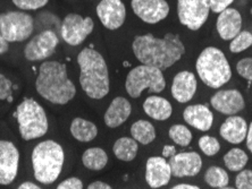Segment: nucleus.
I'll list each match as a JSON object with an SVG mask.
<instances>
[{"label":"nucleus","mask_w":252,"mask_h":189,"mask_svg":"<svg viewBox=\"0 0 252 189\" xmlns=\"http://www.w3.org/2000/svg\"><path fill=\"white\" fill-rule=\"evenodd\" d=\"M172 178L169 162L164 157L149 158L146 165V181L151 188L166 186Z\"/></svg>","instance_id":"nucleus-17"},{"label":"nucleus","mask_w":252,"mask_h":189,"mask_svg":"<svg viewBox=\"0 0 252 189\" xmlns=\"http://www.w3.org/2000/svg\"><path fill=\"white\" fill-rule=\"evenodd\" d=\"M131 112L132 106L128 100H126L123 96H117L106 110L103 120L109 128H117L128 119Z\"/></svg>","instance_id":"nucleus-20"},{"label":"nucleus","mask_w":252,"mask_h":189,"mask_svg":"<svg viewBox=\"0 0 252 189\" xmlns=\"http://www.w3.org/2000/svg\"><path fill=\"white\" fill-rule=\"evenodd\" d=\"M80 84L91 99H103L109 93V72L106 60L97 50L84 48L77 55Z\"/></svg>","instance_id":"nucleus-3"},{"label":"nucleus","mask_w":252,"mask_h":189,"mask_svg":"<svg viewBox=\"0 0 252 189\" xmlns=\"http://www.w3.org/2000/svg\"><path fill=\"white\" fill-rule=\"evenodd\" d=\"M185 122L201 132H208L214 122V114L207 106H189L183 112Z\"/></svg>","instance_id":"nucleus-21"},{"label":"nucleus","mask_w":252,"mask_h":189,"mask_svg":"<svg viewBox=\"0 0 252 189\" xmlns=\"http://www.w3.org/2000/svg\"><path fill=\"white\" fill-rule=\"evenodd\" d=\"M176 154V149L174 146H170V145H166L164 149H162V157L165 159H169L172 158L173 155Z\"/></svg>","instance_id":"nucleus-40"},{"label":"nucleus","mask_w":252,"mask_h":189,"mask_svg":"<svg viewBox=\"0 0 252 189\" xmlns=\"http://www.w3.org/2000/svg\"><path fill=\"white\" fill-rule=\"evenodd\" d=\"M131 135L138 143L148 145L156 139V129L151 122L138 120L131 126Z\"/></svg>","instance_id":"nucleus-27"},{"label":"nucleus","mask_w":252,"mask_h":189,"mask_svg":"<svg viewBox=\"0 0 252 189\" xmlns=\"http://www.w3.org/2000/svg\"><path fill=\"white\" fill-rule=\"evenodd\" d=\"M95 10L106 28L114 31L123 27L126 20V8L122 0H101Z\"/></svg>","instance_id":"nucleus-14"},{"label":"nucleus","mask_w":252,"mask_h":189,"mask_svg":"<svg viewBox=\"0 0 252 189\" xmlns=\"http://www.w3.org/2000/svg\"><path fill=\"white\" fill-rule=\"evenodd\" d=\"M210 0H177V16L181 24L198 31L209 17Z\"/></svg>","instance_id":"nucleus-9"},{"label":"nucleus","mask_w":252,"mask_h":189,"mask_svg":"<svg viewBox=\"0 0 252 189\" xmlns=\"http://www.w3.org/2000/svg\"><path fill=\"white\" fill-rule=\"evenodd\" d=\"M21 137L24 140L40 138L47 134L48 119L44 109L35 100L25 99L16 109Z\"/></svg>","instance_id":"nucleus-6"},{"label":"nucleus","mask_w":252,"mask_h":189,"mask_svg":"<svg viewBox=\"0 0 252 189\" xmlns=\"http://www.w3.org/2000/svg\"><path fill=\"white\" fill-rule=\"evenodd\" d=\"M8 41L3 38L1 32H0V54L7 53V51H8Z\"/></svg>","instance_id":"nucleus-41"},{"label":"nucleus","mask_w":252,"mask_h":189,"mask_svg":"<svg viewBox=\"0 0 252 189\" xmlns=\"http://www.w3.org/2000/svg\"><path fill=\"white\" fill-rule=\"evenodd\" d=\"M34 29V20L25 12L0 14V32L8 42H21L29 39Z\"/></svg>","instance_id":"nucleus-8"},{"label":"nucleus","mask_w":252,"mask_h":189,"mask_svg":"<svg viewBox=\"0 0 252 189\" xmlns=\"http://www.w3.org/2000/svg\"><path fill=\"white\" fill-rule=\"evenodd\" d=\"M247 146L249 151L252 153V122L250 124L249 127H248V133H247Z\"/></svg>","instance_id":"nucleus-42"},{"label":"nucleus","mask_w":252,"mask_h":189,"mask_svg":"<svg viewBox=\"0 0 252 189\" xmlns=\"http://www.w3.org/2000/svg\"><path fill=\"white\" fill-rule=\"evenodd\" d=\"M248 124L240 116H229L220 126V134L231 144L242 143L247 137Z\"/></svg>","instance_id":"nucleus-22"},{"label":"nucleus","mask_w":252,"mask_h":189,"mask_svg":"<svg viewBox=\"0 0 252 189\" xmlns=\"http://www.w3.org/2000/svg\"><path fill=\"white\" fill-rule=\"evenodd\" d=\"M31 160L35 179L40 184L50 185L61 175L65 153L61 144L48 139L39 143L33 149Z\"/></svg>","instance_id":"nucleus-4"},{"label":"nucleus","mask_w":252,"mask_h":189,"mask_svg":"<svg viewBox=\"0 0 252 189\" xmlns=\"http://www.w3.org/2000/svg\"><path fill=\"white\" fill-rule=\"evenodd\" d=\"M58 46L56 33L50 29L40 32L24 48V57L29 61H39L51 57Z\"/></svg>","instance_id":"nucleus-11"},{"label":"nucleus","mask_w":252,"mask_h":189,"mask_svg":"<svg viewBox=\"0 0 252 189\" xmlns=\"http://www.w3.org/2000/svg\"><path fill=\"white\" fill-rule=\"evenodd\" d=\"M216 28L220 36L225 41H231L241 32L242 16L235 8H226L220 13L216 22Z\"/></svg>","instance_id":"nucleus-18"},{"label":"nucleus","mask_w":252,"mask_h":189,"mask_svg":"<svg viewBox=\"0 0 252 189\" xmlns=\"http://www.w3.org/2000/svg\"><path fill=\"white\" fill-rule=\"evenodd\" d=\"M138 142L131 137H121L114 143L113 152L118 160L129 162L133 161L138 155Z\"/></svg>","instance_id":"nucleus-25"},{"label":"nucleus","mask_w":252,"mask_h":189,"mask_svg":"<svg viewBox=\"0 0 252 189\" xmlns=\"http://www.w3.org/2000/svg\"><path fill=\"white\" fill-rule=\"evenodd\" d=\"M69 129L74 138L82 143L91 142L98 135L97 126L83 118H75L70 124Z\"/></svg>","instance_id":"nucleus-24"},{"label":"nucleus","mask_w":252,"mask_h":189,"mask_svg":"<svg viewBox=\"0 0 252 189\" xmlns=\"http://www.w3.org/2000/svg\"><path fill=\"white\" fill-rule=\"evenodd\" d=\"M36 92L54 105L64 106L72 101L76 87L68 79L67 68L59 61H44L35 81Z\"/></svg>","instance_id":"nucleus-2"},{"label":"nucleus","mask_w":252,"mask_h":189,"mask_svg":"<svg viewBox=\"0 0 252 189\" xmlns=\"http://www.w3.org/2000/svg\"><path fill=\"white\" fill-rule=\"evenodd\" d=\"M82 162L87 169L98 171V170H102L107 165L108 155L100 147H91V149H88L83 153Z\"/></svg>","instance_id":"nucleus-26"},{"label":"nucleus","mask_w":252,"mask_h":189,"mask_svg":"<svg viewBox=\"0 0 252 189\" xmlns=\"http://www.w3.org/2000/svg\"><path fill=\"white\" fill-rule=\"evenodd\" d=\"M166 81L161 69L154 66L140 65L127 74L125 88L129 96L139 98L143 91L149 93H160L165 90Z\"/></svg>","instance_id":"nucleus-7"},{"label":"nucleus","mask_w":252,"mask_h":189,"mask_svg":"<svg viewBox=\"0 0 252 189\" xmlns=\"http://www.w3.org/2000/svg\"><path fill=\"white\" fill-rule=\"evenodd\" d=\"M143 110L150 118L159 121L167 120L173 113L172 105L160 96H149L143 103Z\"/></svg>","instance_id":"nucleus-23"},{"label":"nucleus","mask_w":252,"mask_h":189,"mask_svg":"<svg viewBox=\"0 0 252 189\" xmlns=\"http://www.w3.org/2000/svg\"><path fill=\"white\" fill-rule=\"evenodd\" d=\"M89 189H110V185L103 183V181H94V183L90 184L88 186Z\"/></svg>","instance_id":"nucleus-39"},{"label":"nucleus","mask_w":252,"mask_h":189,"mask_svg":"<svg viewBox=\"0 0 252 189\" xmlns=\"http://www.w3.org/2000/svg\"><path fill=\"white\" fill-rule=\"evenodd\" d=\"M248 155L241 149H232L224 155V163L226 168L231 171H241L247 165Z\"/></svg>","instance_id":"nucleus-28"},{"label":"nucleus","mask_w":252,"mask_h":189,"mask_svg":"<svg viewBox=\"0 0 252 189\" xmlns=\"http://www.w3.org/2000/svg\"><path fill=\"white\" fill-rule=\"evenodd\" d=\"M12 90L13 83L5 75L0 73V101L8 100L12 101Z\"/></svg>","instance_id":"nucleus-36"},{"label":"nucleus","mask_w":252,"mask_h":189,"mask_svg":"<svg viewBox=\"0 0 252 189\" xmlns=\"http://www.w3.org/2000/svg\"><path fill=\"white\" fill-rule=\"evenodd\" d=\"M132 49L141 64L161 70L172 67L185 54V47L180 36L173 33H168L162 39L153 34L135 36Z\"/></svg>","instance_id":"nucleus-1"},{"label":"nucleus","mask_w":252,"mask_h":189,"mask_svg":"<svg viewBox=\"0 0 252 189\" xmlns=\"http://www.w3.org/2000/svg\"><path fill=\"white\" fill-rule=\"evenodd\" d=\"M235 188L252 189V170H241L235 179Z\"/></svg>","instance_id":"nucleus-34"},{"label":"nucleus","mask_w":252,"mask_h":189,"mask_svg":"<svg viewBox=\"0 0 252 189\" xmlns=\"http://www.w3.org/2000/svg\"><path fill=\"white\" fill-rule=\"evenodd\" d=\"M239 75L248 81H252V58H243L236 65Z\"/></svg>","instance_id":"nucleus-35"},{"label":"nucleus","mask_w":252,"mask_h":189,"mask_svg":"<svg viewBox=\"0 0 252 189\" xmlns=\"http://www.w3.org/2000/svg\"><path fill=\"white\" fill-rule=\"evenodd\" d=\"M131 7L136 16L148 24H157L169 14L166 0H132Z\"/></svg>","instance_id":"nucleus-12"},{"label":"nucleus","mask_w":252,"mask_h":189,"mask_svg":"<svg viewBox=\"0 0 252 189\" xmlns=\"http://www.w3.org/2000/svg\"><path fill=\"white\" fill-rule=\"evenodd\" d=\"M210 105L218 112L233 116L244 109L246 102L238 90H221L211 96Z\"/></svg>","instance_id":"nucleus-16"},{"label":"nucleus","mask_w":252,"mask_h":189,"mask_svg":"<svg viewBox=\"0 0 252 189\" xmlns=\"http://www.w3.org/2000/svg\"><path fill=\"white\" fill-rule=\"evenodd\" d=\"M205 181L211 188H227L228 175L220 166H210L205 173Z\"/></svg>","instance_id":"nucleus-29"},{"label":"nucleus","mask_w":252,"mask_h":189,"mask_svg":"<svg viewBox=\"0 0 252 189\" xmlns=\"http://www.w3.org/2000/svg\"><path fill=\"white\" fill-rule=\"evenodd\" d=\"M196 73L207 86L221 87L232 77V69L224 53L215 47H208L199 54L195 64Z\"/></svg>","instance_id":"nucleus-5"},{"label":"nucleus","mask_w":252,"mask_h":189,"mask_svg":"<svg viewBox=\"0 0 252 189\" xmlns=\"http://www.w3.org/2000/svg\"><path fill=\"white\" fill-rule=\"evenodd\" d=\"M94 23L91 17H82L79 14L66 15L62 23V38L69 46L76 47L91 34Z\"/></svg>","instance_id":"nucleus-10"},{"label":"nucleus","mask_w":252,"mask_h":189,"mask_svg":"<svg viewBox=\"0 0 252 189\" xmlns=\"http://www.w3.org/2000/svg\"><path fill=\"white\" fill-rule=\"evenodd\" d=\"M199 147L207 157H214L220 151V144L213 136L205 135L199 139Z\"/></svg>","instance_id":"nucleus-32"},{"label":"nucleus","mask_w":252,"mask_h":189,"mask_svg":"<svg viewBox=\"0 0 252 189\" xmlns=\"http://www.w3.org/2000/svg\"><path fill=\"white\" fill-rule=\"evenodd\" d=\"M234 0H210V10L211 12L220 14L228 8Z\"/></svg>","instance_id":"nucleus-38"},{"label":"nucleus","mask_w":252,"mask_h":189,"mask_svg":"<svg viewBox=\"0 0 252 189\" xmlns=\"http://www.w3.org/2000/svg\"><path fill=\"white\" fill-rule=\"evenodd\" d=\"M196 86H198V81H196L194 74L183 70L174 77L172 95L177 102L187 103L194 96Z\"/></svg>","instance_id":"nucleus-19"},{"label":"nucleus","mask_w":252,"mask_h":189,"mask_svg":"<svg viewBox=\"0 0 252 189\" xmlns=\"http://www.w3.org/2000/svg\"><path fill=\"white\" fill-rule=\"evenodd\" d=\"M168 135L174 143L180 146H188L192 142V133L187 126L184 125H173L169 128Z\"/></svg>","instance_id":"nucleus-30"},{"label":"nucleus","mask_w":252,"mask_h":189,"mask_svg":"<svg viewBox=\"0 0 252 189\" xmlns=\"http://www.w3.org/2000/svg\"><path fill=\"white\" fill-rule=\"evenodd\" d=\"M251 15H252V8H251Z\"/></svg>","instance_id":"nucleus-45"},{"label":"nucleus","mask_w":252,"mask_h":189,"mask_svg":"<svg viewBox=\"0 0 252 189\" xmlns=\"http://www.w3.org/2000/svg\"><path fill=\"white\" fill-rule=\"evenodd\" d=\"M82 188H83L82 180L76 177L68 178V179L62 181V183L57 186V189H82Z\"/></svg>","instance_id":"nucleus-37"},{"label":"nucleus","mask_w":252,"mask_h":189,"mask_svg":"<svg viewBox=\"0 0 252 189\" xmlns=\"http://www.w3.org/2000/svg\"><path fill=\"white\" fill-rule=\"evenodd\" d=\"M20 164V152L14 143L0 140V185H10L15 180Z\"/></svg>","instance_id":"nucleus-13"},{"label":"nucleus","mask_w":252,"mask_h":189,"mask_svg":"<svg viewBox=\"0 0 252 189\" xmlns=\"http://www.w3.org/2000/svg\"><path fill=\"white\" fill-rule=\"evenodd\" d=\"M18 189H40L41 187H39L36 184L30 183V181H25V183L21 184L20 186L17 187Z\"/></svg>","instance_id":"nucleus-43"},{"label":"nucleus","mask_w":252,"mask_h":189,"mask_svg":"<svg viewBox=\"0 0 252 189\" xmlns=\"http://www.w3.org/2000/svg\"><path fill=\"white\" fill-rule=\"evenodd\" d=\"M252 46V33L248 31L240 32L235 38L231 40V43H229V50L232 51L233 54H240L242 51L247 50L248 48Z\"/></svg>","instance_id":"nucleus-31"},{"label":"nucleus","mask_w":252,"mask_h":189,"mask_svg":"<svg viewBox=\"0 0 252 189\" xmlns=\"http://www.w3.org/2000/svg\"><path fill=\"white\" fill-rule=\"evenodd\" d=\"M168 162L172 169V176L176 178L194 177L202 168L201 157L195 152L176 153L169 158Z\"/></svg>","instance_id":"nucleus-15"},{"label":"nucleus","mask_w":252,"mask_h":189,"mask_svg":"<svg viewBox=\"0 0 252 189\" xmlns=\"http://www.w3.org/2000/svg\"><path fill=\"white\" fill-rule=\"evenodd\" d=\"M173 189H199V186H195V185H190V184H179L175 185V186L172 187Z\"/></svg>","instance_id":"nucleus-44"},{"label":"nucleus","mask_w":252,"mask_h":189,"mask_svg":"<svg viewBox=\"0 0 252 189\" xmlns=\"http://www.w3.org/2000/svg\"><path fill=\"white\" fill-rule=\"evenodd\" d=\"M17 8L22 10H36L44 7L49 0H12Z\"/></svg>","instance_id":"nucleus-33"}]
</instances>
